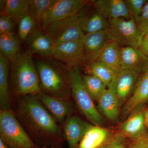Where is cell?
Segmentation results:
<instances>
[{"label":"cell","mask_w":148,"mask_h":148,"mask_svg":"<svg viewBox=\"0 0 148 148\" xmlns=\"http://www.w3.org/2000/svg\"><path fill=\"white\" fill-rule=\"evenodd\" d=\"M16 118L37 147L62 148L66 140L61 125L37 95H29L12 103Z\"/></svg>","instance_id":"1"},{"label":"cell","mask_w":148,"mask_h":148,"mask_svg":"<svg viewBox=\"0 0 148 148\" xmlns=\"http://www.w3.org/2000/svg\"><path fill=\"white\" fill-rule=\"evenodd\" d=\"M35 64L41 92L54 98L71 101L72 69L53 58L38 60Z\"/></svg>","instance_id":"2"},{"label":"cell","mask_w":148,"mask_h":148,"mask_svg":"<svg viewBox=\"0 0 148 148\" xmlns=\"http://www.w3.org/2000/svg\"><path fill=\"white\" fill-rule=\"evenodd\" d=\"M10 71L12 103L23 96L37 95L41 92L36 66L29 52H19L10 61Z\"/></svg>","instance_id":"3"},{"label":"cell","mask_w":148,"mask_h":148,"mask_svg":"<svg viewBox=\"0 0 148 148\" xmlns=\"http://www.w3.org/2000/svg\"><path fill=\"white\" fill-rule=\"evenodd\" d=\"M0 140L10 148H36L12 110H0Z\"/></svg>","instance_id":"4"},{"label":"cell","mask_w":148,"mask_h":148,"mask_svg":"<svg viewBox=\"0 0 148 148\" xmlns=\"http://www.w3.org/2000/svg\"><path fill=\"white\" fill-rule=\"evenodd\" d=\"M71 95L79 110L91 124H102L103 116L84 87L82 75L78 67L72 69Z\"/></svg>","instance_id":"5"},{"label":"cell","mask_w":148,"mask_h":148,"mask_svg":"<svg viewBox=\"0 0 148 148\" xmlns=\"http://www.w3.org/2000/svg\"><path fill=\"white\" fill-rule=\"evenodd\" d=\"M108 21L106 31L109 40L115 42L120 46L139 48L143 36L133 18H118Z\"/></svg>","instance_id":"6"},{"label":"cell","mask_w":148,"mask_h":148,"mask_svg":"<svg viewBox=\"0 0 148 148\" xmlns=\"http://www.w3.org/2000/svg\"><path fill=\"white\" fill-rule=\"evenodd\" d=\"M45 31L53 41L54 46L67 42L82 40L84 35L77 15L54 22Z\"/></svg>","instance_id":"7"},{"label":"cell","mask_w":148,"mask_h":148,"mask_svg":"<svg viewBox=\"0 0 148 148\" xmlns=\"http://www.w3.org/2000/svg\"><path fill=\"white\" fill-rule=\"evenodd\" d=\"M90 1L86 0H54L44 17L42 28L46 30L54 22L77 15L83 7Z\"/></svg>","instance_id":"8"},{"label":"cell","mask_w":148,"mask_h":148,"mask_svg":"<svg viewBox=\"0 0 148 148\" xmlns=\"http://www.w3.org/2000/svg\"><path fill=\"white\" fill-rule=\"evenodd\" d=\"M82 40L54 46L51 57L71 69L79 67L86 61Z\"/></svg>","instance_id":"9"},{"label":"cell","mask_w":148,"mask_h":148,"mask_svg":"<svg viewBox=\"0 0 148 148\" xmlns=\"http://www.w3.org/2000/svg\"><path fill=\"white\" fill-rule=\"evenodd\" d=\"M84 34L106 30L108 21L93 3V1L84 6L77 14Z\"/></svg>","instance_id":"10"},{"label":"cell","mask_w":148,"mask_h":148,"mask_svg":"<svg viewBox=\"0 0 148 148\" xmlns=\"http://www.w3.org/2000/svg\"><path fill=\"white\" fill-rule=\"evenodd\" d=\"M37 96L43 105L61 126L69 117L73 115L74 108L71 101L54 98L41 92Z\"/></svg>","instance_id":"11"},{"label":"cell","mask_w":148,"mask_h":148,"mask_svg":"<svg viewBox=\"0 0 148 148\" xmlns=\"http://www.w3.org/2000/svg\"><path fill=\"white\" fill-rule=\"evenodd\" d=\"M92 125L77 116L69 117L62 125L63 133L69 148H76Z\"/></svg>","instance_id":"12"},{"label":"cell","mask_w":148,"mask_h":148,"mask_svg":"<svg viewBox=\"0 0 148 148\" xmlns=\"http://www.w3.org/2000/svg\"><path fill=\"white\" fill-rule=\"evenodd\" d=\"M139 74L133 71L122 70L116 75L110 84L121 105L127 100L135 88L139 79Z\"/></svg>","instance_id":"13"},{"label":"cell","mask_w":148,"mask_h":148,"mask_svg":"<svg viewBox=\"0 0 148 148\" xmlns=\"http://www.w3.org/2000/svg\"><path fill=\"white\" fill-rule=\"evenodd\" d=\"M121 65L122 70L144 73L148 68V56L138 48L121 47Z\"/></svg>","instance_id":"14"},{"label":"cell","mask_w":148,"mask_h":148,"mask_svg":"<svg viewBox=\"0 0 148 148\" xmlns=\"http://www.w3.org/2000/svg\"><path fill=\"white\" fill-rule=\"evenodd\" d=\"M148 100V78L142 75L138 79L135 90L125 102L122 110L123 119H126Z\"/></svg>","instance_id":"15"},{"label":"cell","mask_w":148,"mask_h":148,"mask_svg":"<svg viewBox=\"0 0 148 148\" xmlns=\"http://www.w3.org/2000/svg\"><path fill=\"white\" fill-rule=\"evenodd\" d=\"M82 40L88 63L97 60L109 41L106 30L84 34Z\"/></svg>","instance_id":"16"},{"label":"cell","mask_w":148,"mask_h":148,"mask_svg":"<svg viewBox=\"0 0 148 148\" xmlns=\"http://www.w3.org/2000/svg\"><path fill=\"white\" fill-rule=\"evenodd\" d=\"M97 109L102 116L111 121L117 119L121 105L111 84L107 86L97 101Z\"/></svg>","instance_id":"17"},{"label":"cell","mask_w":148,"mask_h":148,"mask_svg":"<svg viewBox=\"0 0 148 148\" xmlns=\"http://www.w3.org/2000/svg\"><path fill=\"white\" fill-rule=\"evenodd\" d=\"M114 133L101 125H92L76 148H101L110 140Z\"/></svg>","instance_id":"18"},{"label":"cell","mask_w":148,"mask_h":148,"mask_svg":"<svg viewBox=\"0 0 148 148\" xmlns=\"http://www.w3.org/2000/svg\"><path fill=\"white\" fill-rule=\"evenodd\" d=\"M93 3L107 19L131 18L128 8L123 0H96Z\"/></svg>","instance_id":"19"},{"label":"cell","mask_w":148,"mask_h":148,"mask_svg":"<svg viewBox=\"0 0 148 148\" xmlns=\"http://www.w3.org/2000/svg\"><path fill=\"white\" fill-rule=\"evenodd\" d=\"M29 53L51 57L54 45L51 38L40 29H36L27 40Z\"/></svg>","instance_id":"20"},{"label":"cell","mask_w":148,"mask_h":148,"mask_svg":"<svg viewBox=\"0 0 148 148\" xmlns=\"http://www.w3.org/2000/svg\"><path fill=\"white\" fill-rule=\"evenodd\" d=\"M145 114V111H135L120 125L118 131L126 139L136 138L147 133Z\"/></svg>","instance_id":"21"},{"label":"cell","mask_w":148,"mask_h":148,"mask_svg":"<svg viewBox=\"0 0 148 148\" xmlns=\"http://www.w3.org/2000/svg\"><path fill=\"white\" fill-rule=\"evenodd\" d=\"M10 62L0 54V110H12V102L8 84Z\"/></svg>","instance_id":"22"},{"label":"cell","mask_w":148,"mask_h":148,"mask_svg":"<svg viewBox=\"0 0 148 148\" xmlns=\"http://www.w3.org/2000/svg\"><path fill=\"white\" fill-rule=\"evenodd\" d=\"M96 61L110 68L116 75L121 71V47L117 43L109 40Z\"/></svg>","instance_id":"23"},{"label":"cell","mask_w":148,"mask_h":148,"mask_svg":"<svg viewBox=\"0 0 148 148\" xmlns=\"http://www.w3.org/2000/svg\"><path fill=\"white\" fill-rule=\"evenodd\" d=\"M29 0H1V14L18 22L29 14Z\"/></svg>","instance_id":"24"},{"label":"cell","mask_w":148,"mask_h":148,"mask_svg":"<svg viewBox=\"0 0 148 148\" xmlns=\"http://www.w3.org/2000/svg\"><path fill=\"white\" fill-rule=\"evenodd\" d=\"M20 39L14 32L0 35L1 55L9 61L20 52Z\"/></svg>","instance_id":"25"},{"label":"cell","mask_w":148,"mask_h":148,"mask_svg":"<svg viewBox=\"0 0 148 148\" xmlns=\"http://www.w3.org/2000/svg\"><path fill=\"white\" fill-rule=\"evenodd\" d=\"M85 72L86 74L91 75L101 80L107 86L116 75L110 68L98 61L88 63L86 66Z\"/></svg>","instance_id":"26"},{"label":"cell","mask_w":148,"mask_h":148,"mask_svg":"<svg viewBox=\"0 0 148 148\" xmlns=\"http://www.w3.org/2000/svg\"><path fill=\"white\" fill-rule=\"evenodd\" d=\"M82 79L84 87L90 97L93 101L97 102L107 89V86L101 80L91 75H82Z\"/></svg>","instance_id":"27"},{"label":"cell","mask_w":148,"mask_h":148,"mask_svg":"<svg viewBox=\"0 0 148 148\" xmlns=\"http://www.w3.org/2000/svg\"><path fill=\"white\" fill-rule=\"evenodd\" d=\"M54 0H29V15L36 24H40Z\"/></svg>","instance_id":"28"},{"label":"cell","mask_w":148,"mask_h":148,"mask_svg":"<svg viewBox=\"0 0 148 148\" xmlns=\"http://www.w3.org/2000/svg\"><path fill=\"white\" fill-rule=\"evenodd\" d=\"M36 25L34 20L29 14L18 21V36L21 40L27 41L29 36L36 30Z\"/></svg>","instance_id":"29"},{"label":"cell","mask_w":148,"mask_h":148,"mask_svg":"<svg viewBox=\"0 0 148 148\" xmlns=\"http://www.w3.org/2000/svg\"><path fill=\"white\" fill-rule=\"evenodd\" d=\"M147 0H125L131 18L135 20L136 23L143 11V8L147 2Z\"/></svg>","instance_id":"30"},{"label":"cell","mask_w":148,"mask_h":148,"mask_svg":"<svg viewBox=\"0 0 148 148\" xmlns=\"http://www.w3.org/2000/svg\"><path fill=\"white\" fill-rule=\"evenodd\" d=\"M126 139L118 131L114 132L110 140L101 148H126Z\"/></svg>","instance_id":"31"},{"label":"cell","mask_w":148,"mask_h":148,"mask_svg":"<svg viewBox=\"0 0 148 148\" xmlns=\"http://www.w3.org/2000/svg\"><path fill=\"white\" fill-rule=\"evenodd\" d=\"M126 148H148L147 132L139 137L126 139Z\"/></svg>","instance_id":"32"},{"label":"cell","mask_w":148,"mask_h":148,"mask_svg":"<svg viewBox=\"0 0 148 148\" xmlns=\"http://www.w3.org/2000/svg\"><path fill=\"white\" fill-rule=\"evenodd\" d=\"M136 24L143 37L148 30V1L144 6L142 13Z\"/></svg>","instance_id":"33"},{"label":"cell","mask_w":148,"mask_h":148,"mask_svg":"<svg viewBox=\"0 0 148 148\" xmlns=\"http://www.w3.org/2000/svg\"><path fill=\"white\" fill-rule=\"evenodd\" d=\"M14 21L8 16L1 14L0 16V35L13 32Z\"/></svg>","instance_id":"34"},{"label":"cell","mask_w":148,"mask_h":148,"mask_svg":"<svg viewBox=\"0 0 148 148\" xmlns=\"http://www.w3.org/2000/svg\"><path fill=\"white\" fill-rule=\"evenodd\" d=\"M139 49L142 52L148 56V30L143 37L142 43Z\"/></svg>","instance_id":"35"},{"label":"cell","mask_w":148,"mask_h":148,"mask_svg":"<svg viewBox=\"0 0 148 148\" xmlns=\"http://www.w3.org/2000/svg\"><path fill=\"white\" fill-rule=\"evenodd\" d=\"M145 119L146 127L148 129V109L145 111Z\"/></svg>","instance_id":"36"},{"label":"cell","mask_w":148,"mask_h":148,"mask_svg":"<svg viewBox=\"0 0 148 148\" xmlns=\"http://www.w3.org/2000/svg\"><path fill=\"white\" fill-rule=\"evenodd\" d=\"M0 148H10L5 145L1 140H0Z\"/></svg>","instance_id":"37"},{"label":"cell","mask_w":148,"mask_h":148,"mask_svg":"<svg viewBox=\"0 0 148 148\" xmlns=\"http://www.w3.org/2000/svg\"><path fill=\"white\" fill-rule=\"evenodd\" d=\"M143 75H145L146 77L148 78V68L147 69V70L143 73Z\"/></svg>","instance_id":"38"},{"label":"cell","mask_w":148,"mask_h":148,"mask_svg":"<svg viewBox=\"0 0 148 148\" xmlns=\"http://www.w3.org/2000/svg\"><path fill=\"white\" fill-rule=\"evenodd\" d=\"M45 147H42V148H41V147H37L36 148H45Z\"/></svg>","instance_id":"39"},{"label":"cell","mask_w":148,"mask_h":148,"mask_svg":"<svg viewBox=\"0 0 148 148\" xmlns=\"http://www.w3.org/2000/svg\"><path fill=\"white\" fill-rule=\"evenodd\" d=\"M45 148H47V147H45ZM48 148H54V147H50Z\"/></svg>","instance_id":"40"}]
</instances>
